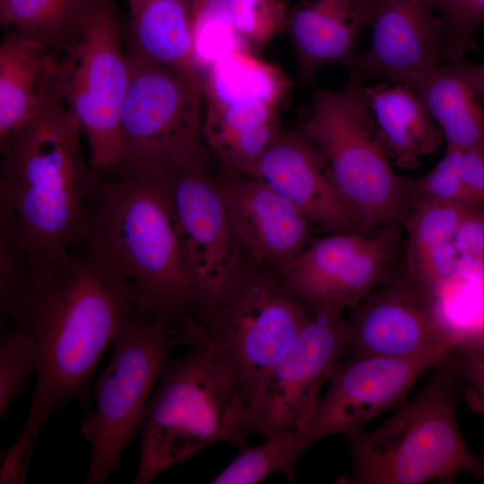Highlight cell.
I'll use <instances>...</instances> for the list:
<instances>
[{"label":"cell","mask_w":484,"mask_h":484,"mask_svg":"<svg viewBox=\"0 0 484 484\" xmlns=\"http://www.w3.org/2000/svg\"><path fill=\"white\" fill-rule=\"evenodd\" d=\"M32 274L12 322L32 338L39 368L23 432L37 440L47 418L69 402L89 410L94 369L139 308L123 279L83 241Z\"/></svg>","instance_id":"obj_1"},{"label":"cell","mask_w":484,"mask_h":484,"mask_svg":"<svg viewBox=\"0 0 484 484\" xmlns=\"http://www.w3.org/2000/svg\"><path fill=\"white\" fill-rule=\"evenodd\" d=\"M81 134L56 78L31 122L0 150V208L13 219L33 273L86 238L102 175L85 160Z\"/></svg>","instance_id":"obj_2"},{"label":"cell","mask_w":484,"mask_h":484,"mask_svg":"<svg viewBox=\"0 0 484 484\" xmlns=\"http://www.w3.org/2000/svg\"><path fill=\"white\" fill-rule=\"evenodd\" d=\"M84 242L123 279L139 310L162 321L181 344L201 297L168 177L125 173L102 179Z\"/></svg>","instance_id":"obj_3"},{"label":"cell","mask_w":484,"mask_h":484,"mask_svg":"<svg viewBox=\"0 0 484 484\" xmlns=\"http://www.w3.org/2000/svg\"><path fill=\"white\" fill-rule=\"evenodd\" d=\"M247 406L238 378L208 345L195 343L169 358L140 424L134 483L149 484L213 444L239 446Z\"/></svg>","instance_id":"obj_4"},{"label":"cell","mask_w":484,"mask_h":484,"mask_svg":"<svg viewBox=\"0 0 484 484\" xmlns=\"http://www.w3.org/2000/svg\"><path fill=\"white\" fill-rule=\"evenodd\" d=\"M459 376L453 350L423 389L376 428L351 434V484L451 483L460 473L484 480V457L465 444L457 421Z\"/></svg>","instance_id":"obj_5"},{"label":"cell","mask_w":484,"mask_h":484,"mask_svg":"<svg viewBox=\"0 0 484 484\" xmlns=\"http://www.w3.org/2000/svg\"><path fill=\"white\" fill-rule=\"evenodd\" d=\"M310 316L275 268L246 256L232 280L200 310L187 345L211 347L238 378L249 405Z\"/></svg>","instance_id":"obj_6"},{"label":"cell","mask_w":484,"mask_h":484,"mask_svg":"<svg viewBox=\"0 0 484 484\" xmlns=\"http://www.w3.org/2000/svg\"><path fill=\"white\" fill-rule=\"evenodd\" d=\"M350 72L340 91L315 89L300 129L321 152L363 230L402 226L411 210L408 178L396 174L364 91Z\"/></svg>","instance_id":"obj_7"},{"label":"cell","mask_w":484,"mask_h":484,"mask_svg":"<svg viewBox=\"0 0 484 484\" xmlns=\"http://www.w3.org/2000/svg\"><path fill=\"white\" fill-rule=\"evenodd\" d=\"M113 344L110 360L94 384L95 407L86 411L81 426L92 448L86 484H102L119 469L177 342L162 321L139 311Z\"/></svg>","instance_id":"obj_8"},{"label":"cell","mask_w":484,"mask_h":484,"mask_svg":"<svg viewBox=\"0 0 484 484\" xmlns=\"http://www.w3.org/2000/svg\"><path fill=\"white\" fill-rule=\"evenodd\" d=\"M63 94L102 176L117 173L123 158L121 111L131 67L114 0H94L77 43L62 53Z\"/></svg>","instance_id":"obj_9"},{"label":"cell","mask_w":484,"mask_h":484,"mask_svg":"<svg viewBox=\"0 0 484 484\" xmlns=\"http://www.w3.org/2000/svg\"><path fill=\"white\" fill-rule=\"evenodd\" d=\"M121 111L123 158L116 174L166 176L204 153L201 84L162 65L128 56Z\"/></svg>","instance_id":"obj_10"},{"label":"cell","mask_w":484,"mask_h":484,"mask_svg":"<svg viewBox=\"0 0 484 484\" xmlns=\"http://www.w3.org/2000/svg\"><path fill=\"white\" fill-rule=\"evenodd\" d=\"M343 310L312 311L289 352L269 371L246 411V435L307 429L320 391L348 341Z\"/></svg>","instance_id":"obj_11"},{"label":"cell","mask_w":484,"mask_h":484,"mask_svg":"<svg viewBox=\"0 0 484 484\" xmlns=\"http://www.w3.org/2000/svg\"><path fill=\"white\" fill-rule=\"evenodd\" d=\"M167 177L186 253L200 292V311L232 280L246 256L217 177L210 169L206 151Z\"/></svg>","instance_id":"obj_12"},{"label":"cell","mask_w":484,"mask_h":484,"mask_svg":"<svg viewBox=\"0 0 484 484\" xmlns=\"http://www.w3.org/2000/svg\"><path fill=\"white\" fill-rule=\"evenodd\" d=\"M452 350L340 359L307 430L315 443L333 434L346 437L363 430L372 419L401 402L417 379Z\"/></svg>","instance_id":"obj_13"},{"label":"cell","mask_w":484,"mask_h":484,"mask_svg":"<svg viewBox=\"0 0 484 484\" xmlns=\"http://www.w3.org/2000/svg\"><path fill=\"white\" fill-rule=\"evenodd\" d=\"M352 307L348 341L341 359L405 358L455 344L440 323L432 299L407 280L387 282Z\"/></svg>","instance_id":"obj_14"},{"label":"cell","mask_w":484,"mask_h":484,"mask_svg":"<svg viewBox=\"0 0 484 484\" xmlns=\"http://www.w3.org/2000/svg\"><path fill=\"white\" fill-rule=\"evenodd\" d=\"M368 234L336 232L309 244L276 269L287 290L310 310L352 307L378 286V259L363 245Z\"/></svg>","instance_id":"obj_15"},{"label":"cell","mask_w":484,"mask_h":484,"mask_svg":"<svg viewBox=\"0 0 484 484\" xmlns=\"http://www.w3.org/2000/svg\"><path fill=\"white\" fill-rule=\"evenodd\" d=\"M427 0H376L371 45L355 69L364 81L416 80L445 58V24Z\"/></svg>","instance_id":"obj_16"},{"label":"cell","mask_w":484,"mask_h":484,"mask_svg":"<svg viewBox=\"0 0 484 484\" xmlns=\"http://www.w3.org/2000/svg\"><path fill=\"white\" fill-rule=\"evenodd\" d=\"M216 177L246 257L278 269L309 244L311 220L265 182L225 169Z\"/></svg>","instance_id":"obj_17"},{"label":"cell","mask_w":484,"mask_h":484,"mask_svg":"<svg viewBox=\"0 0 484 484\" xmlns=\"http://www.w3.org/2000/svg\"><path fill=\"white\" fill-rule=\"evenodd\" d=\"M331 233H366L334 184L328 167L303 131H281L254 176Z\"/></svg>","instance_id":"obj_18"},{"label":"cell","mask_w":484,"mask_h":484,"mask_svg":"<svg viewBox=\"0 0 484 484\" xmlns=\"http://www.w3.org/2000/svg\"><path fill=\"white\" fill-rule=\"evenodd\" d=\"M372 0H301L289 9L285 30L295 48L299 78L311 82L318 69L340 65L355 69L357 43L370 24Z\"/></svg>","instance_id":"obj_19"},{"label":"cell","mask_w":484,"mask_h":484,"mask_svg":"<svg viewBox=\"0 0 484 484\" xmlns=\"http://www.w3.org/2000/svg\"><path fill=\"white\" fill-rule=\"evenodd\" d=\"M128 51L135 59L157 63L201 84L190 0H125Z\"/></svg>","instance_id":"obj_20"},{"label":"cell","mask_w":484,"mask_h":484,"mask_svg":"<svg viewBox=\"0 0 484 484\" xmlns=\"http://www.w3.org/2000/svg\"><path fill=\"white\" fill-rule=\"evenodd\" d=\"M59 55L13 33L0 45V150L31 122L43 101Z\"/></svg>","instance_id":"obj_21"},{"label":"cell","mask_w":484,"mask_h":484,"mask_svg":"<svg viewBox=\"0 0 484 484\" xmlns=\"http://www.w3.org/2000/svg\"><path fill=\"white\" fill-rule=\"evenodd\" d=\"M467 206L417 204L403 221L407 233L406 280L429 298L455 273L459 255L454 238Z\"/></svg>","instance_id":"obj_22"},{"label":"cell","mask_w":484,"mask_h":484,"mask_svg":"<svg viewBox=\"0 0 484 484\" xmlns=\"http://www.w3.org/2000/svg\"><path fill=\"white\" fill-rule=\"evenodd\" d=\"M364 91L384 146L397 167H417L421 157L440 147L443 133L411 85H364Z\"/></svg>","instance_id":"obj_23"},{"label":"cell","mask_w":484,"mask_h":484,"mask_svg":"<svg viewBox=\"0 0 484 484\" xmlns=\"http://www.w3.org/2000/svg\"><path fill=\"white\" fill-rule=\"evenodd\" d=\"M276 108L261 100L208 105L203 141L222 169L254 176L259 160L281 131Z\"/></svg>","instance_id":"obj_24"},{"label":"cell","mask_w":484,"mask_h":484,"mask_svg":"<svg viewBox=\"0 0 484 484\" xmlns=\"http://www.w3.org/2000/svg\"><path fill=\"white\" fill-rule=\"evenodd\" d=\"M446 140V147L484 156V111L478 93L455 62L430 69L408 83Z\"/></svg>","instance_id":"obj_25"},{"label":"cell","mask_w":484,"mask_h":484,"mask_svg":"<svg viewBox=\"0 0 484 484\" xmlns=\"http://www.w3.org/2000/svg\"><path fill=\"white\" fill-rule=\"evenodd\" d=\"M94 0H1V25L16 36L63 53L80 39Z\"/></svg>","instance_id":"obj_26"},{"label":"cell","mask_w":484,"mask_h":484,"mask_svg":"<svg viewBox=\"0 0 484 484\" xmlns=\"http://www.w3.org/2000/svg\"><path fill=\"white\" fill-rule=\"evenodd\" d=\"M201 87L208 105L261 100L277 106L290 83L275 65L238 49L223 56L203 72Z\"/></svg>","instance_id":"obj_27"},{"label":"cell","mask_w":484,"mask_h":484,"mask_svg":"<svg viewBox=\"0 0 484 484\" xmlns=\"http://www.w3.org/2000/svg\"><path fill=\"white\" fill-rule=\"evenodd\" d=\"M313 444L307 429L280 431L254 446L243 443L237 456L210 483L256 484L275 473L292 481L298 459Z\"/></svg>","instance_id":"obj_28"},{"label":"cell","mask_w":484,"mask_h":484,"mask_svg":"<svg viewBox=\"0 0 484 484\" xmlns=\"http://www.w3.org/2000/svg\"><path fill=\"white\" fill-rule=\"evenodd\" d=\"M32 265L12 216L0 208V309L7 326L20 308L32 280Z\"/></svg>","instance_id":"obj_29"},{"label":"cell","mask_w":484,"mask_h":484,"mask_svg":"<svg viewBox=\"0 0 484 484\" xmlns=\"http://www.w3.org/2000/svg\"><path fill=\"white\" fill-rule=\"evenodd\" d=\"M39 359L30 334L20 327L5 328L0 338V417L9 404L28 387V378L37 373Z\"/></svg>","instance_id":"obj_30"},{"label":"cell","mask_w":484,"mask_h":484,"mask_svg":"<svg viewBox=\"0 0 484 484\" xmlns=\"http://www.w3.org/2000/svg\"><path fill=\"white\" fill-rule=\"evenodd\" d=\"M232 28L241 38L264 44L285 30V0H223Z\"/></svg>","instance_id":"obj_31"},{"label":"cell","mask_w":484,"mask_h":484,"mask_svg":"<svg viewBox=\"0 0 484 484\" xmlns=\"http://www.w3.org/2000/svg\"><path fill=\"white\" fill-rule=\"evenodd\" d=\"M408 200L411 208L422 203L469 205L460 173L459 151L446 147L432 169L417 179H408Z\"/></svg>","instance_id":"obj_32"},{"label":"cell","mask_w":484,"mask_h":484,"mask_svg":"<svg viewBox=\"0 0 484 484\" xmlns=\"http://www.w3.org/2000/svg\"><path fill=\"white\" fill-rule=\"evenodd\" d=\"M438 12L446 34L445 58L462 60L476 48L473 33L484 23V0H427Z\"/></svg>","instance_id":"obj_33"},{"label":"cell","mask_w":484,"mask_h":484,"mask_svg":"<svg viewBox=\"0 0 484 484\" xmlns=\"http://www.w3.org/2000/svg\"><path fill=\"white\" fill-rule=\"evenodd\" d=\"M459 255L484 258V204L465 209L454 238Z\"/></svg>","instance_id":"obj_34"},{"label":"cell","mask_w":484,"mask_h":484,"mask_svg":"<svg viewBox=\"0 0 484 484\" xmlns=\"http://www.w3.org/2000/svg\"><path fill=\"white\" fill-rule=\"evenodd\" d=\"M35 443L33 437L22 431L15 443L4 452L0 465L1 484L25 483Z\"/></svg>","instance_id":"obj_35"},{"label":"cell","mask_w":484,"mask_h":484,"mask_svg":"<svg viewBox=\"0 0 484 484\" xmlns=\"http://www.w3.org/2000/svg\"><path fill=\"white\" fill-rule=\"evenodd\" d=\"M459 165L468 204H484V156L459 151Z\"/></svg>","instance_id":"obj_36"},{"label":"cell","mask_w":484,"mask_h":484,"mask_svg":"<svg viewBox=\"0 0 484 484\" xmlns=\"http://www.w3.org/2000/svg\"><path fill=\"white\" fill-rule=\"evenodd\" d=\"M461 380L472 385L484 399V358L453 350Z\"/></svg>","instance_id":"obj_37"},{"label":"cell","mask_w":484,"mask_h":484,"mask_svg":"<svg viewBox=\"0 0 484 484\" xmlns=\"http://www.w3.org/2000/svg\"><path fill=\"white\" fill-rule=\"evenodd\" d=\"M459 71L480 94H484V63L472 65L464 61L455 62Z\"/></svg>","instance_id":"obj_38"},{"label":"cell","mask_w":484,"mask_h":484,"mask_svg":"<svg viewBox=\"0 0 484 484\" xmlns=\"http://www.w3.org/2000/svg\"><path fill=\"white\" fill-rule=\"evenodd\" d=\"M455 350L479 355L484 358V331L472 341Z\"/></svg>","instance_id":"obj_39"},{"label":"cell","mask_w":484,"mask_h":484,"mask_svg":"<svg viewBox=\"0 0 484 484\" xmlns=\"http://www.w3.org/2000/svg\"><path fill=\"white\" fill-rule=\"evenodd\" d=\"M372 1L376 2V0H372Z\"/></svg>","instance_id":"obj_40"},{"label":"cell","mask_w":484,"mask_h":484,"mask_svg":"<svg viewBox=\"0 0 484 484\" xmlns=\"http://www.w3.org/2000/svg\"><path fill=\"white\" fill-rule=\"evenodd\" d=\"M1 1V0H0Z\"/></svg>","instance_id":"obj_41"}]
</instances>
